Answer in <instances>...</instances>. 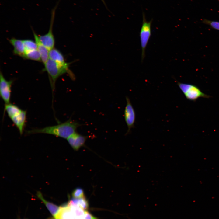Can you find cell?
Returning a JSON list of instances; mask_svg holds the SVG:
<instances>
[{"mask_svg": "<svg viewBox=\"0 0 219 219\" xmlns=\"http://www.w3.org/2000/svg\"><path fill=\"white\" fill-rule=\"evenodd\" d=\"M101 0V1L103 3V4L105 6V7H106V9H107V10H108V8H107V5H106V2H105V0Z\"/></svg>", "mask_w": 219, "mask_h": 219, "instance_id": "cell-21", "label": "cell"}, {"mask_svg": "<svg viewBox=\"0 0 219 219\" xmlns=\"http://www.w3.org/2000/svg\"><path fill=\"white\" fill-rule=\"evenodd\" d=\"M33 33L37 45V49L40 54L41 61L44 64L49 58V50L41 42L39 36L33 30Z\"/></svg>", "mask_w": 219, "mask_h": 219, "instance_id": "cell-9", "label": "cell"}, {"mask_svg": "<svg viewBox=\"0 0 219 219\" xmlns=\"http://www.w3.org/2000/svg\"><path fill=\"white\" fill-rule=\"evenodd\" d=\"M72 195L73 198H79L85 197L83 190L80 188H77L73 191Z\"/></svg>", "mask_w": 219, "mask_h": 219, "instance_id": "cell-18", "label": "cell"}, {"mask_svg": "<svg viewBox=\"0 0 219 219\" xmlns=\"http://www.w3.org/2000/svg\"><path fill=\"white\" fill-rule=\"evenodd\" d=\"M87 137L75 132L68 139L67 141L72 148L78 150L85 144Z\"/></svg>", "mask_w": 219, "mask_h": 219, "instance_id": "cell-8", "label": "cell"}, {"mask_svg": "<svg viewBox=\"0 0 219 219\" xmlns=\"http://www.w3.org/2000/svg\"><path fill=\"white\" fill-rule=\"evenodd\" d=\"M80 126L78 122L69 119L57 125L47 127L41 129H33L27 131L28 134L44 133L54 135L65 139H68L76 132Z\"/></svg>", "mask_w": 219, "mask_h": 219, "instance_id": "cell-1", "label": "cell"}, {"mask_svg": "<svg viewBox=\"0 0 219 219\" xmlns=\"http://www.w3.org/2000/svg\"><path fill=\"white\" fill-rule=\"evenodd\" d=\"M142 23L140 32V38L141 49V60L142 62L145 56V50L151 36L152 20L148 21L145 14H143Z\"/></svg>", "mask_w": 219, "mask_h": 219, "instance_id": "cell-4", "label": "cell"}, {"mask_svg": "<svg viewBox=\"0 0 219 219\" xmlns=\"http://www.w3.org/2000/svg\"><path fill=\"white\" fill-rule=\"evenodd\" d=\"M44 65V70L47 73L53 88L57 79L64 74L67 73L71 78H75L69 68L61 65L49 58Z\"/></svg>", "mask_w": 219, "mask_h": 219, "instance_id": "cell-2", "label": "cell"}, {"mask_svg": "<svg viewBox=\"0 0 219 219\" xmlns=\"http://www.w3.org/2000/svg\"><path fill=\"white\" fill-rule=\"evenodd\" d=\"M26 116V111L22 110L19 113L10 118L18 129L20 134H22L23 131Z\"/></svg>", "mask_w": 219, "mask_h": 219, "instance_id": "cell-10", "label": "cell"}, {"mask_svg": "<svg viewBox=\"0 0 219 219\" xmlns=\"http://www.w3.org/2000/svg\"><path fill=\"white\" fill-rule=\"evenodd\" d=\"M0 94L5 104L10 103L11 88L13 81L7 80L4 77L1 71L0 73Z\"/></svg>", "mask_w": 219, "mask_h": 219, "instance_id": "cell-7", "label": "cell"}, {"mask_svg": "<svg viewBox=\"0 0 219 219\" xmlns=\"http://www.w3.org/2000/svg\"><path fill=\"white\" fill-rule=\"evenodd\" d=\"M5 109L10 118L19 114L22 110L17 106L10 103L5 104Z\"/></svg>", "mask_w": 219, "mask_h": 219, "instance_id": "cell-15", "label": "cell"}, {"mask_svg": "<svg viewBox=\"0 0 219 219\" xmlns=\"http://www.w3.org/2000/svg\"><path fill=\"white\" fill-rule=\"evenodd\" d=\"M85 219H99L94 217L87 211L85 212Z\"/></svg>", "mask_w": 219, "mask_h": 219, "instance_id": "cell-20", "label": "cell"}, {"mask_svg": "<svg viewBox=\"0 0 219 219\" xmlns=\"http://www.w3.org/2000/svg\"><path fill=\"white\" fill-rule=\"evenodd\" d=\"M177 85L186 98L190 101H195L200 98H209L211 96L207 95L196 86L177 82Z\"/></svg>", "mask_w": 219, "mask_h": 219, "instance_id": "cell-3", "label": "cell"}, {"mask_svg": "<svg viewBox=\"0 0 219 219\" xmlns=\"http://www.w3.org/2000/svg\"><path fill=\"white\" fill-rule=\"evenodd\" d=\"M203 22L209 25L212 28L219 30V22L205 19L203 20Z\"/></svg>", "mask_w": 219, "mask_h": 219, "instance_id": "cell-19", "label": "cell"}, {"mask_svg": "<svg viewBox=\"0 0 219 219\" xmlns=\"http://www.w3.org/2000/svg\"><path fill=\"white\" fill-rule=\"evenodd\" d=\"M49 58L56 63L66 68H69V63H67L62 53L54 48L49 50Z\"/></svg>", "mask_w": 219, "mask_h": 219, "instance_id": "cell-12", "label": "cell"}, {"mask_svg": "<svg viewBox=\"0 0 219 219\" xmlns=\"http://www.w3.org/2000/svg\"><path fill=\"white\" fill-rule=\"evenodd\" d=\"M36 195L37 197L45 204L48 209L55 218L59 212L61 207H58L51 202L46 200L43 198L42 193L40 192H37Z\"/></svg>", "mask_w": 219, "mask_h": 219, "instance_id": "cell-13", "label": "cell"}, {"mask_svg": "<svg viewBox=\"0 0 219 219\" xmlns=\"http://www.w3.org/2000/svg\"><path fill=\"white\" fill-rule=\"evenodd\" d=\"M9 41L13 47V53L14 54L24 58L25 50L23 40L12 38Z\"/></svg>", "mask_w": 219, "mask_h": 219, "instance_id": "cell-11", "label": "cell"}, {"mask_svg": "<svg viewBox=\"0 0 219 219\" xmlns=\"http://www.w3.org/2000/svg\"><path fill=\"white\" fill-rule=\"evenodd\" d=\"M60 0H59L51 10L50 22L48 31L46 34L39 36L41 42L49 50L54 48L55 39L53 32V27L55 11Z\"/></svg>", "mask_w": 219, "mask_h": 219, "instance_id": "cell-5", "label": "cell"}, {"mask_svg": "<svg viewBox=\"0 0 219 219\" xmlns=\"http://www.w3.org/2000/svg\"><path fill=\"white\" fill-rule=\"evenodd\" d=\"M24 58L41 61L40 54L37 49L25 51Z\"/></svg>", "mask_w": 219, "mask_h": 219, "instance_id": "cell-16", "label": "cell"}, {"mask_svg": "<svg viewBox=\"0 0 219 219\" xmlns=\"http://www.w3.org/2000/svg\"><path fill=\"white\" fill-rule=\"evenodd\" d=\"M70 206H78L81 208L85 211H86L89 207V204L85 196L79 198H73L68 203Z\"/></svg>", "mask_w": 219, "mask_h": 219, "instance_id": "cell-14", "label": "cell"}, {"mask_svg": "<svg viewBox=\"0 0 219 219\" xmlns=\"http://www.w3.org/2000/svg\"><path fill=\"white\" fill-rule=\"evenodd\" d=\"M126 104L124 111V118L127 127L126 134L131 132V129L134 127L136 120L135 110L131 102L130 98L127 96L126 97Z\"/></svg>", "mask_w": 219, "mask_h": 219, "instance_id": "cell-6", "label": "cell"}, {"mask_svg": "<svg viewBox=\"0 0 219 219\" xmlns=\"http://www.w3.org/2000/svg\"><path fill=\"white\" fill-rule=\"evenodd\" d=\"M25 51L37 49V45L35 41L30 39L23 40Z\"/></svg>", "mask_w": 219, "mask_h": 219, "instance_id": "cell-17", "label": "cell"}]
</instances>
